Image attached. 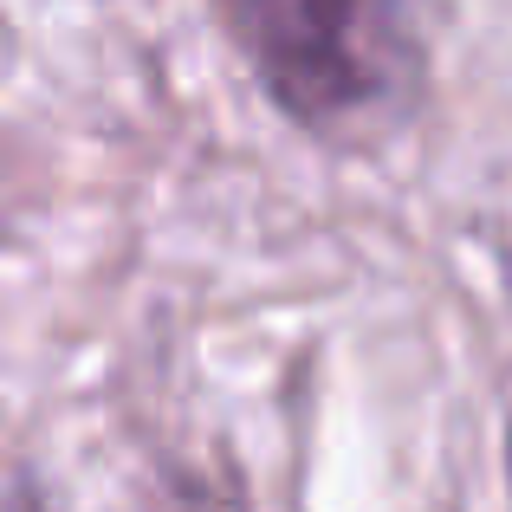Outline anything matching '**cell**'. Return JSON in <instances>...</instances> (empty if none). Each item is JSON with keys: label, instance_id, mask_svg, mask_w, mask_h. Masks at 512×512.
I'll return each mask as SVG.
<instances>
[{"label": "cell", "instance_id": "7a4b0ae2", "mask_svg": "<svg viewBox=\"0 0 512 512\" xmlns=\"http://www.w3.org/2000/svg\"><path fill=\"white\" fill-rule=\"evenodd\" d=\"M0 512H52V500L33 474H13L7 487H0Z\"/></svg>", "mask_w": 512, "mask_h": 512}, {"label": "cell", "instance_id": "6da1fadb", "mask_svg": "<svg viewBox=\"0 0 512 512\" xmlns=\"http://www.w3.org/2000/svg\"><path fill=\"white\" fill-rule=\"evenodd\" d=\"M214 26L240 52L266 104L312 143L338 150L402 130L435 85V20L402 0H227L214 7Z\"/></svg>", "mask_w": 512, "mask_h": 512}, {"label": "cell", "instance_id": "3957f363", "mask_svg": "<svg viewBox=\"0 0 512 512\" xmlns=\"http://www.w3.org/2000/svg\"><path fill=\"white\" fill-rule=\"evenodd\" d=\"M506 500H512V422H506Z\"/></svg>", "mask_w": 512, "mask_h": 512}]
</instances>
